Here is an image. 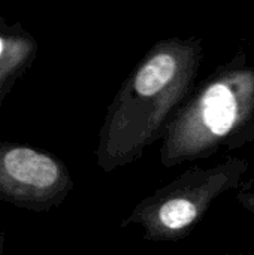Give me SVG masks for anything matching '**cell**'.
I'll list each match as a JSON object with an SVG mask.
<instances>
[{
  "label": "cell",
  "mask_w": 254,
  "mask_h": 255,
  "mask_svg": "<svg viewBox=\"0 0 254 255\" xmlns=\"http://www.w3.org/2000/svg\"><path fill=\"white\" fill-rule=\"evenodd\" d=\"M187 139L201 149H237L254 140V69L232 58L210 82L189 117Z\"/></svg>",
  "instance_id": "cell-1"
},
{
  "label": "cell",
  "mask_w": 254,
  "mask_h": 255,
  "mask_svg": "<svg viewBox=\"0 0 254 255\" xmlns=\"http://www.w3.org/2000/svg\"><path fill=\"white\" fill-rule=\"evenodd\" d=\"M4 169L9 176L18 182L46 188L60 176L55 161L43 154L27 148H15L4 155Z\"/></svg>",
  "instance_id": "cell-2"
},
{
  "label": "cell",
  "mask_w": 254,
  "mask_h": 255,
  "mask_svg": "<svg viewBox=\"0 0 254 255\" xmlns=\"http://www.w3.org/2000/svg\"><path fill=\"white\" fill-rule=\"evenodd\" d=\"M177 73V60L171 54H159L141 67L135 79V90L142 96L160 93L172 82Z\"/></svg>",
  "instance_id": "cell-3"
},
{
  "label": "cell",
  "mask_w": 254,
  "mask_h": 255,
  "mask_svg": "<svg viewBox=\"0 0 254 255\" xmlns=\"http://www.w3.org/2000/svg\"><path fill=\"white\" fill-rule=\"evenodd\" d=\"M199 215L198 202L186 197H177L168 200L159 211L160 223L169 230H181L193 224Z\"/></svg>",
  "instance_id": "cell-4"
},
{
  "label": "cell",
  "mask_w": 254,
  "mask_h": 255,
  "mask_svg": "<svg viewBox=\"0 0 254 255\" xmlns=\"http://www.w3.org/2000/svg\"><path fill=\"white\" fill-rule=\"evenodd\" d=\"M238 199H240V202H241L246 208H249L250 211H253L254 212V193L253 194H241Z\"/></svg>",
  "instance_id": "cell-5"
},
{
  "label": "cell",
  "mask_w": 254,
  "mask_h": 255,
  "mask_svg": "<svg viewBox=\"0 0 254 255\" xmlns=\"http://www.w3.org/2000/svg\"><path fill=\"white\" fill-rule=\"evenodd\" d=\"M1 51H3V42H1V39H0V54H1Z\"/></svg>",
  "instance_id": "cell-6"
}]
</instances>
